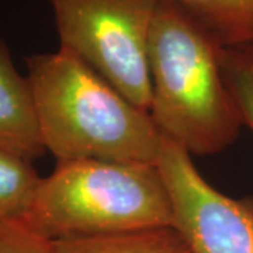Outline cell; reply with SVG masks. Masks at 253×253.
I'll list each match as a JSON object with an SVG mask.
<instances>
[{"label":"cell","mask_w":253,"mask_h":253,"mask_svg":"<svg viewBox=\"0 0 253 253\" xmlns=\"http://www.w3.org/2000/svg\"><path fill=\"white\" fill-rule=\"evenodd\" d=\"M42 142L56 162L156 165L162 136L149 114L75 55L58 49L26 58Z\"/></svg>","instance_id":"1"},{"label":"cell","mask_w":253,"mask_h":253,"mask_svg":"<svg viewBox=\"0 0 253 253\" xmlns=\"http://www.w3.org/2000/svg\"><path fill=\"white\" fill-rule=\"evenodd\" d=\"M221 49L180 7L159 1L148 46L149 117L190 156L225 151L244 126L222 76Z\"/></svg>","instance_id":"2"},{"label":"cell","mask_w":253,"mask_h":253,"mask_svg":"<svg viewBox=\"0 0 253 253\" xmlns=\"http://www.w3.org/2000/svg\"><path fill=\"white\" fill-rule=\"evenodd\" d=\"M51 242L172 226V201L158 165L56 162L21 219Z\"/></svg>","instance_id":"3"},{"label":"cell","mask_w":253,"mask_h":253,"mask_svg":"<svg viewBox=\"0 0 253 253\" xmlns=\"http://www.w3.org/2000/svg\"><path fill=\"white\" fill-rule=\"evenodd\" d=\"M59 48L149 114V34L159 0H48Z\"/></svg>","instance_id":"4"},{"label":"cell","mask_w":253,"mask_h":253,"mask_svg":"<svg viewBox=\"0 0 253 253\" xmlns=\"http://www.w3.org/2000/svg\"><path fill=\"white\" fill-rule=\"evenodd\" d=\"M156 165L172 201V226L191 253H253V199L212 187L191 156L163 136Z\"/></svg>","instance_id":"5"},{"label":"cell","mask_w":253,"mask_h":253,"mask_svg":"<svg viewBox=\"0 0 253 253\" xmlns=\"http://www.w3.org/2000/svg\"><path fill=\"white\" fill-rule=\"evenodd\" d=\"M0 151L34 162L45 154L36 100L27 76L18 72L0 38Z\"/></svg>","instance_id":"6"},{"label":"cell","mask_w":253,"mask_h":253,"mask_svg":"<svg viewBox=\"0 0 253 253\" xmlns=\"http://www.w3.org/2000/svg\"><path fill=\"white\" fill-rule=\"evenodd\" d=\"M189 14L221 48L253 45V0H159Z\"/></svg>","instance_id":"7"},{"label":"cell","mask_w":253,"mask_h":253,"mask_svg":"<svg viewBox=\"0 0 253 253\" xmlns=\"http://www.w3.org/2000/svg\"><path fill=\"white\" fill-rule=\"evenodd\" d=\"M54 253H191L173 226L55 241Z\"/></svg>","instance_id":"8"},{"label":"cell","mask_w":253,"mask_h":253,"mask_svg":"<svg viewBox=\"0 0 253 253\" xmlns=\"http://www.w3.org/2000/svg\"><path fill=\"white\" fill-rule=\"evenodd\" d=\"M41 181L33 162L0 151V219H23Z\"/></svg>","instance_id":"9"},{"label":"cell","mask_w":253,"mask_h":253,"mask_svg":"<svg viewBox=\"0 0 253 253\" xmlns=\"http://www.w3.org/2000/svg\"><path fill=\"white\" fill-rule=\"evenodd\" d=\"M219 59L242 123L253 132V45L222 48Z\"/></svg>","instance_id":"10"},{"label":"cell","mask_w":253,"mask_h":253,"mask_svg":"<svg viewBox=\"0 0 253 253\" xmlns=\"http://www.w3.org/2000/svg\"><path fill=\"white\" fill-rule=\"evenodd\" d=\"M0 253H54V244L21 219H0Z\"/></svg>","instance_id":"11"}]
</instances>
